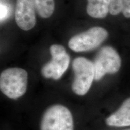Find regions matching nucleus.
<instances>
[{
    "label": "nucleus",
    "mask_w": 130,
    "mask_h": 130,
    "mask_svg": "<svg viewBox=\"0 0 130 130\" xmlns=\"http://www.w3.org/2000/svg\"><path fill=\"white\" fill-rule=\"evenodd\" d=\"M105 122L110 126H130V97L123 101L116 111L106 119Z\"/></svg>",
    "instance_id": "6e6552de"
},
{
    "label": "nucleus",
    "mask_w": 130,
    "mask_h": 130,
    "mask_svg": "<svg viewBox=\"0 0 130 130\" xmlns=\"http://www.w3.org/2000/svg\"><path fill=\"white\" fill-rule=\"evenodd\" d=\"M87 12L95 18H104L109 12L110 0H87Z\"/></svg>",
    "instance_id": "1a4fd4ad"
},
{
    "label": "nucleus",
    "mask_w": 130,
    "mask_h": 130,
    "mask_svg": "<svg viewBox=\"0 0 130 130\" xmlns=\"http://www.w3.org/2000/svg\"><path fill=\"white\" fill-rule=\"evenodd\" d=\"M107 37L108 32L105 29L95 27L72 37L68 45L75 52L91 51L98 48Z\"/></svg>",
    "instance_id": "20e7f679"
},
{
    "label": "nucleus",
    "mask_w": 130,
    "mask_h": 130,
    "mask_svg": "<svg viewBox=\"0 0 130 130\" xmlns=\"http://www.w3.org/2000/svg\"><path fill=\"white\" fill-rule=\"evenodd\" d=\"M36 7L38 14L43 18H48L54 11V0H35Z\"/></svg>",
    "instance_id": "9b49d317"
},
{
    "label": "nucleus",
    "mask_w": 130,
    "mask_h": 130,
    "mask_svg": "<svg viewBox=\"0 0 130 130\" xmlns=\"http://www.w3.org/2000/svg\"><path fill=\"white\" fill-rule=\"evenodd\" d=\"M52 56L51 61L42 68V75L46 78L59 79L67 70L70 62V57L62 45L54 44L50 47Z\"/></svg>",
    "instance_id": "423d86ee"
},
{
    "label": "nucleus",
    "mask_w": 130,
    "mask_h": 130,
    "mask_svg": "<svg viewBox=\"0 0 130 130\" xmlns=\"http://www.w3.org/2000/svg\"><path fill=\"white\" fill-rule=\"evenodd\" d=\"M8 12H9V9H8L7 6L5 5L4 3H1V20L2 21L4 20L7 16Z\"/></svg>",
    "instance_id": "f8f14e48"
},
{
    "label": "nucleus",
    "mask_w": 130,
    "mask_h": 130,
    "mask_svg": "<svg viewBox=\"0 0 130 130\" xmlns=\"http://www.w3.org/2000/svg\"><path fill=\"white\" fill-rule=\"evenodd\" d=\"M75 78L72 89L76 95L83 96L89 92L95 77L93 63L84 57H77L72 63Z\"/></svg>",
    "instance_id": "7ed1b4c3"
},
{
    "label": "nucleus",
    "mask_w": 130,
    "mask_h": 130,
    "mask_svg": "<svg viewBox=\"0 0 130 130\" xmlns=\"http://www.w3.org/2000/svg\"><path fill=\"white\" fill-rule=\"evenodd\" d=\"M40 130H74L72 113L63 105H52L43 115Z\"/></svg>",
    "instance_id": "f03ea898"
},
{
    "label": "nucleus",
    "mask_w": 130,
    "mask_h": 130,
    "mask_svg": "<svg viewBox=\"0 0 130 130\" xmlns=\"http://www.w3.org/2000/svg\"><path fill=\"white\" fill-rule=\"evenodd\" d=\"M123 130H130V129H123Z\"/></svg>",
    "instance_id": "ddd939ff"
},
{
    "label": "nucleus",
    "mask_w": 130,
    "mask_h": 130,
    "mask_svg": "<svg viewBox=\"0 0 130 130\" xmlns=\"http://www.w3.org/2000/svg\"><path fill=\"white\" fill-rule=\"evenodd\" d=\"M121 12L125 17L130 18V0H110V13L117 15Z\"/></svg>",
    "instance_id": "9d476101"
},
{
    "label": "nucleus",
    "mask_w": 130,
    "mask_h": 130,
    "mask_svg": "<svg viewBox=\"0 0 130 130\" xmlns=\"http://www.w3.org/2000/svg\"><path fill=\"white\" fill-rule=\"evenodd\" d=\"M96 81L100 80L105 74H116L121 66V59L111 46L102 47L96 56L93 63Z\"/></svg>",
    "instance_id": "39448f33"
},
{
    "label": "nucleus",
    "mask_w": 130,
    "mask_h": 130,
    "mask_svg": "<svg viewBox=\"0 0 130 130\" xmlns=\"http://www.w3.org/2000/svg\"><path fill=\"white\" fill-rule=\"evenodd\" d=\"M35 0H17L15 10V20L22 30L28 31L36 24Z\"/></svg>",
    "instance_id": "0eeeda50"
},
{
    "label": "nucleus",
    "mask_w": 130,
    "mask_h": 130,
    "mask_svg": "<svg viewBox=\"0 0 130 130\" xmlns=\"http://www.w3.org/2000/svg\"><path fill=\"white\" fill-rule=\"evenodd\" d=\"M28 83L27 71L20 68H11L3 71L0 75V89L11 99L19 98L25 93Z\"/></svg>",
    "instance_id": "f257e3e1"
}]
</instances>
